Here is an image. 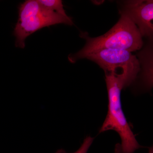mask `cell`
<instances>
[{
  "label": "cell",
  "instance_id": "ba28073f",
  "mask_svg": "<svg viewBox=\"0 0 153 153\" xmlns=\"http://www.w3.org/2000/svg\"><path fill=\"white\" fill-rule=\"evenodd\" d=\"M149 153H153V147H150L149 148Z\"/></svg>",
  "mask_w": 153,
  "mask_h": 153
},
{
  "label": "cell",
  "instance_id": "6da1fadb",
  "mask_svg": "<svg viewBox=\"0 0 153 153\" xmlns=\"http://www.w3.org/2000/svg\"><path fill=\"white\" fill-rule=\"evenodd\" d=\"M105 75L108 110L100 133L114 130L119 135L121 142L116 145L114 153H134L143 147L137 140L123 110L121 92L126 85L122 79L113 73H105Z\"/></svg>",
  "mask_w": 153,
  "mask_h": 153
},
{
  "label": "cell",
  "instance_id": "5b68a950",
  "mask_svg": "<svg viewBox=\"0 0 153 153\" xmlns=\"http://www.w3.org/2000/svg\"><path fill=\"white\" fill-rule=\"evenodd\" d=\"M121 12L126 14L136 25L142 36H152L153 1H127Z\"/></svg>",
  "mask_w": 153,
  "mask_h": 153
},
{
  "label": "cell",
  "instance_id": "277c9868",
  "mask_svg": "<svg viewBox=\"0 0 153 153\" xmlns=\"http://www.w3.org/2000/svg\"><path fill=\"white\" fill-rule=\"evenodd\" d=\"M103 69L105 73L114 72L133 82L140 71V63L136 57L127 50L103 49L85 56Z\"/></svg>",
  "mask_w": 153,
  "mask_h": 153
},
{
  "label": "cell",
  "instance_id": "3957f363",
  "mask_svg": "<svg viewBox=\"0 0 153 153\" xmlns=\"http://www.w3.org/2000/svg\"><path fill=\"white\" fill-rule=\"evenodd\" d=\"M72 25L70 17L49 10L37 0H27L19 6V19L14 28L16 47L24 49L28 36L45 27L57 24Z\"/></svg>",
  "mask_w": 153,
  "mask_h": 153
},
{
  "label": "cell",
  "instance_id": "7a4b0ae2",
  "mask_svg": "<svg viewBox=\"0 0 153 153\" xmlns=\"http://www.w3.org/2000/svg\"><path fill=\"white\" fill-rule=\"evenodd\" d=\"M120 13L117 23L102 36L91 38L82 35L87 41L85 46L77 53L69 55V61L74 63L101 49H123L132 52L140 49L143 41L139 30L126 14L121 12Z\"/></svg>",
  "mask_w": 153,
  "mask_h": 153
},
{
  "label": "cell",
  "instance_id": "8992f818",
  "mask_svg": "<svg viewBox=\"0 0 153 153\" xmlns=\"http://www.w3.org/2000/svg\"><path fill=\"white\" fill-rule=\"evenodd\" d=\"M38 2L49 10L68 16L63 8V1L61 0H37Z\"/></svg>",
  "mask_w": 153,
  "mask_h": 153
},
{
  "label": "cell",
  "instance_id": "52a82bcc",
  "mask_svg": "<svg viewBox=\"0 0 153 153\" xmlns=\"http://www.w3.org/2000/svg\"><path fill=\"white\" fill-rule=\"evenodd\" d=\"M94 138L90 136H88L84 139L83 143L81 145L80 148L76 152L72 153H87L89 148L92 144ZM55 153H68L64 150H58Z\"/></svg>",
  "mask_w": 153,
  "mask_h": 153
}]
</instances>
